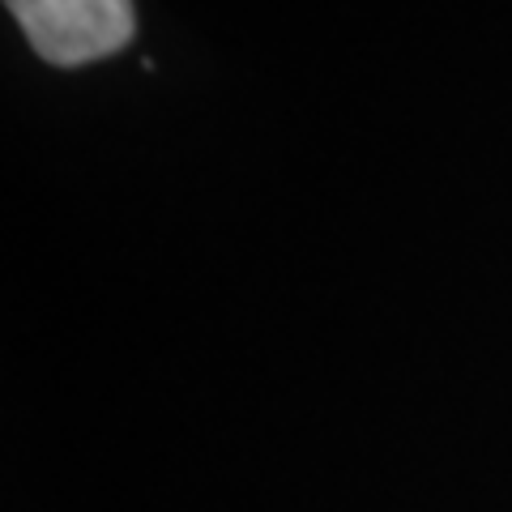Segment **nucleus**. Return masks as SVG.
Instances as JSON below:
<instances>
[{
	"label": "nucleus",
	"instance_id": "f257e3e1",
	"mask_svg": "<svg viewBox=\"0 0 512 512\" xmlns=\"http://www.w3.org/2000/svg\"><path fill=\"white\" fill-rule=\"evenodd\" d=\"M30 47L60 69L103 60L133 39V0H5Z\"/></svg>",
	"mask_w": 512,
	"mask_h": 512
}]
</instances>
